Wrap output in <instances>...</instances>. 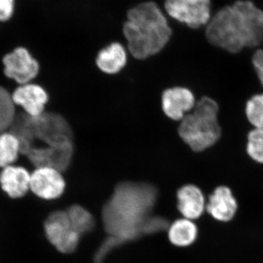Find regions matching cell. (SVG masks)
Returning a JSON list of instances; mask_svg holds the SVG:
<instances>
[{
	"instance_id": "obj_1",
	"label": "cell",
	"mask_w": 263,
	"mask_h": 263,
	"mask_svg": "<svg viewBox=\"0 0 263 263\" xmlns=\"http://www.w3.org/2000/svg\"><path fill=\"white\" fill-rule=\"evenodd\" d=\"M157 197V190L149 183L127 181L118 185L103 208V224L109 237L97 252V263L117 246L167 230L168 221L152 214Z\"/></svg>"
},
{
	"instance_id": "obj_2",
	"label": "cell",
	"mask_w": 263,
	"mask_h": 263,
	"mask_svg": "<svg viewBox=\"0 0 263 263\" xmlns=\"http://www.w3.org/2000/svg\"><path fill=\"white\" fill-rule=\"evenodd\" d=\"M10 128L18 138L21 154L36 167H51L60 172L68 168L74 153L73 134L61 115L44 112L31 117L21 114Z\"/></svg>"
},
{
	"instance_id": "obj_3",
	"label": "cell",
	"mask_w": 263,
	"mask_h": 263,
	"mask_svg": "<svg viewBox=\"0 0 263 263\" xmlns=\"http://www.w3.org/2000/svg\"><path fill=\"white\" fill-rule=\"evenodd\" d=\"M213 46L237 53L263 43V11L250 1H237L219 10L207 24Z\"/></svg>"
},
{
	"instance_id": "obj_4",
	"label": "cell",
	"mask_w": 263,
	"mask_h": 263,
	"mask_svg": "<svg viewBox=\"0 0 263 263\" xmlns=\"http://www.w3.org/2000/svg\"><path fill=\"white\" fill-rule=\"evenodd\" d=\"M123 32L129 52L138 60L160 53L172 35L167 19L153 2L141 3L128 11Z\"/></svg>"
},
{
	"instance_id": "obj_5",
	"label": "cell",
	"mask_w": 263,
	"mask_h": 263,
	"mask_svg": "<svg viewBox=\"0 0 263 263\" xmlns=\"http://www.w3.org/2000/svg\"><path fill=\"white\" fill-rule=\"evenodd\" d=\"M219 105L214 99L202 97L180 123L179 135L193 152H201L217 143L221 136L218 119Z\"/></svg>"
},
{
	"instance_id": "obj_6",
	"label": "cell",
	"mask_w": 263,
	"mask_h": 263,
	"mask_svg": "<svg viewBox=\"0 0 263 263\" xmlns=\"http://www.w3.org/2000/svg\"><path fill=\"white\" fill-rule=\"evenodd\" d=\"M47 240L58 252L70 254L79 247L81 236L71 226L66 211H56L44 222Z\"/></svg>"
},
{
	"instance_id": "obj_7",
	"label": "cell",
	"mask_w": 263,
	"mask_h": 263,
	"mask_svg": "<svg viewBox=\"0 0 263 263\" xmlns=\"http://www.w3.org/2000/svg\"><path fill=\"white\" fill-rule=\"evenodd\" d=\"M164 8L173 18L193 29L207 26L212 17L211 0H166Z\"/></svg>"
},
{
	"instance_id": "obj_8",
	"label": "cell",
	"mask_w": 263,
	"mask_h": 263,
	"mask_svg": "<svg viewBox=\"0 0 263 263\" xmlns=\"http://www.w3.org/2000/svg\"><path fill=\"white\" fill-rule=\"evenodd\" d=\"M65 180L62 172L51 167H39L31 174L30 190L39 198L53 200L65 193Z\"/></svg>"
},
{
	"instance_id": "obj_9",
	"label": "cell",
	"mask_w": 263,
	"mask_h": 263,
	"mask_svg": "<svg viewBox=\"0 0 263 263\" xmlns=\"http://www.w3.org/2000/svg\"><path fill=\"white\" fill-rule=\"evenodd\" d=\"M6 76L21 85L29 84L37 76L39 63L26 48H15L3 58Z\"/></svg>"
},
{
	"instance_id": "obj_10",
	"label": "cell",
	"mask_w": 263,
	"mask_h": 263,
	"mask_svg": "<svg viewBox=\"0 0 263 263\" xmlns=\"http://www.w3.org/2000/svg\"><path fill=\"white\" fill-rule=\"evenodd\" d=\"M197 102L191 90L185 87L170 88L162 96L164 114L174 121H181L195 108Z\"/></svg>"
},
{
	"instance_id": "obj_11",
	"label": "cell",
	"mask_w": 263,
	"mask_h": 263,
	"mask_svg": "<svg viewBox=\"0 0 263 263\" xmlns=\"http://www.w3.org/2000/svg\"><path fill=\"white\" fill-rule=\"evenodd\" d=\"M238 209V201L231 189L221 185L214 189L208 199L205 212L216 221L228 222L233 220Z\"/></svg>"
},
{
	"instance_id": "obj_12",
	"label": "cell",
	"mask_w": 263,
	"mask_h": 263,
	"mask_svg": "<svg viewBox=\"0 0 263 263\" xmlns=\"http://www.w3.org/2000/svg\"><path fill=\"white\" fill-rule=\"evenodd\" d=\"M13 103L24 109L31 117H39L44 113L48 95L42 86L34 84L21 85L12 95Z\"/></svg>"
},
{
	"instance_id": "obj_13",
	"label": "cell",
	"mask_w": 263,
	"mask_h": 263,
	"mask_svg": "<svg viewBox=\"0 0 263 263\" xmlns=\"http://www.w3.org/2000/svg\"><path fill=\"white\" fill-rule=\"evenodd\" d=\"M178 210L183 218L195 221L206 210V199L200 187L195 184L181 186L176 194Z\"/></svg>"
},
{
	"instance_id": "obj_14",
	"label": "cell",
	"mask_w": 263,
	"mask_h": 263,
	"mask_svg": "<svg viewBox=\"0 0 263 263\" xmlns=\"http://www.w3.org/2000/svg\"><path fill=\"white\" fill-rule=\"evenodd\" d=\"M30 179L27 169L12 164L0 172V186L10 198H22L30 190Z\"/></svg>"
},
{
	"instance_id": "obj_15",
	"label": "cell",
	"mask_w": 263,
	"mask_h": 263,
	"mask_svg": "<svg viewBox=\"0 0 263 263\" xmlns=\"http://www.w3.org/2000/svg\"><path fill=\"white\" fill-rule=\"evenodd\" d=\"M125 48L119 43H113L99 52L96 64L102 72L114 75L120 72L127 64Z\"/></svg>"
},
{
	"instance_id": "obj_16",
	"label": "cell",
	"mask_w": 263,
	"mask_h": 263,
	"mask_svg": "<svg viewBox=\"0 0 263 263\" xmlns=\"http://www.w3.org/2000/svg\"><path fill=\"white\" fill-rule=\"evenodd\" d=\"M167 230L170 242L178 247L193 245L198 236V228L195 221L183 217L171 223Z\"/></svg>"
},
{
	"instance_id": "obj_17",
	"label": "cell",
	"mask_w": 263,
	"mask_h": 263,
	"mask_svg": "<svg viewBox=\"0 0 263 263\" xmlns=\"http://www.w3.org/2000/svg\"><path fill=\"white\" fill-rule=\"evenodd\" d=\"M21 153L18 138L12 132L0 133V167L12 165Z\"/></svg>"
},
{
	"instance_id": "obj_18",
	"label": "cell",
	"mask_w": 263,
	"mask_h": 263,
	"mask_svg": "<svg viewBox=\"0 0 263 263\" xmlns=\"http://www.w3.org/2000/svg\"><path fill=\"white\" fill-rule=\"evenodd\" d=\"M66 212H67L72 228L81 236L84 234H87L95 228L94 216L87 209L81 205H72Z\"/></svg>"
},
{
	"instance_id": "obj_19",
	"label": "cell",
	"mask_w": 263,
	"mask_h": 263,
	"mask_svg": "<svg viewBox=\"0 0 263 263\" xmlns=\"http://www.w3.org/2000/svg\"><path fill=\"white\" fill-rule=\"evenodd\" d=\"M15 117V104L12 95L0 86V133L12 127Z\"/></svg>"
},
{
	"instance_id": "obj_20",
	"label": "cell",
	"mask_w": 263,
	"mask_h": 263,
	"mask_svg": "<svg viewBox=\"0 0 263 263\" xmlns=\"http://www.w3.org/2000/svg\"><path fill=\"white\" fill-rule=\"evenodd\" d=\"M245 113L254 128H263V93L249 99L246 104Z\"/></svg>"
},
{
	"instance_id": "obj_21",
	"label": "cell",
	"mask_w": 263,
	"mask_h": 263,
	"mask_svg": "<svg viewBox=\"0 0 263 263\" xmlns=\"http://www.w3.org/2000/svg\"><path fill=\"white\" fill-rule=\"evenodd\" d=\"M247 152L257 163L263 164V128H254L247 136Z\"/></svg>"
},
{
	"instance_id": "obj_22",
	"label": "cell",
	"mask_w": 263,
	"mask_h": 263,
	"mask_svg": "<svg viewBox=\"0 0 263 263\" xmlns=\"http://www.w3.org/2000/svg\"><path fill=\"white\" fill-rule=\"evenodd\" d=\"M252 62L259 82L263 86V49H258L254 52Z\"/></svg>"
},
{
	"instance_id": "obj_23",
	"label": "cell",
	"mask_w": 263,
	"mask_h": 263,
	"mask_svg": "<svg viewBox=\"0 0 263 263\" xmlns=\"http://www.w3.org/2000/svg\"><path fill=\"white\" fill-rule=\"evenodd\" d=\"M14 11V0H0V21L5 22L11 18Z\"/></svg>"
}]
</instances>
